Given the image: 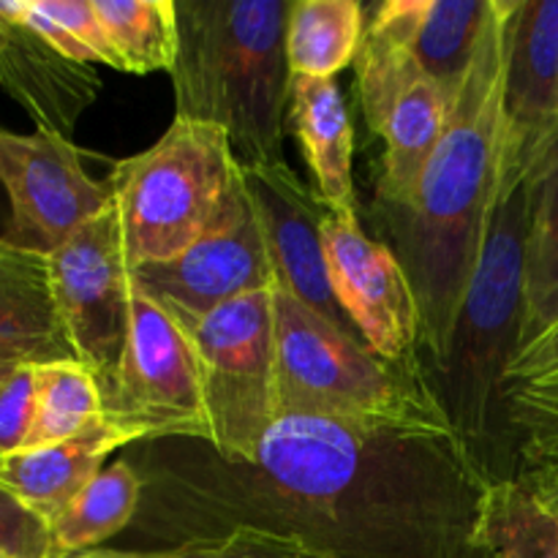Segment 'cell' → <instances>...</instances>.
Returning <instances> with one entry per match:
<instances>
[{
    "label": "cell",
    "instance_id": "d6a6232c",
    "mask_svg": "<svg viewBox=\"0 0 558 558\" xmlns=\"http://www.w3.org/2000/svg\"><path fill=\"white\" fill-rule=\"evenodd\" d=\"M521 483L558 518V480H521Z\"/></svg>",
    "mask_w": 558,
    "mask_h": 558
},
{
    "label": "cell",
    "instance_id": "1f68e13d",
    "mask_svg": "<svg viewBox=\"0 0 558 558\" xmlns=\"http://www.w3.org/2000/svg\"><path fill=\"white\" fill-rule=\"evenodd\" d=\"M558 368V322L550 330H545L543 336L534 343H529L523 352L515 354V360L510 363V371H507L505 385L521 379H532V376L548 374V371Z\"/></svg>",
    "mask_w": 558,
    "mask_h": 558
},
{
    "label": "cell",
    "instance_id": "e0dca14e",
    "mask_svg": "<svg viewBox=\"0 0 558 558\" xmlns=\"http://www.w3.org/2000/svg\"><path fill=\"white\" fill-rule=\"evenodd\" d=\"M136 441H145L140 430L104 414L74 439L0 458V488L14 494L22 505L31 507L52 526L65 507L101 472L104 461L114 450Z\"/></svg>",
    "mask_w": 558,
    "mask_h": 558
},
{
    "label": "cell",
    "instance_id": "4fadbf2b",
    "mask_svg": "<svg viewBox=\"0 0 558 558\" xmlns=\"http://www.w3.org/2000/svg\"><path fill=\"white\" fill-rule=\"evenodd\" d=\"M131 281L136 292L183 319L210 314L245 294L276 289V270L248 191L243 189L227 218L199 243L169 262L136 267Z\"/></svg>",
    "mask_w": 558,
    "mask_h": 558
},
{
    "label": "cell",
    "instance_id": "e575fe53",
    "mask_svg": "<svg viewBox=\"0 0 558 558\" xmlns=\"http://www.w3.org/2000/svg\"><path fill=\"white\" fill-rule=\"evenodd\" d=\"M0 365H14V363H9V360H3V357H0Z\"/></svg>",
    "mask_w": 558,
    "mask_h": 558
},
{
    "label": "cell",
    "instance_id": "603a6c76",
    "mask_svg": "<svg viewBox=\"0 0 558 558\" xmlns=\"http://www.w3.org/2000/svg\"><path fill=\"white\" fill-rule=\"evenodd\" d=\"M474 539L485 558H558V518L518 477L490 480Z\"/></svg>",
    "mask_w": 558,
    "mask_h": 558
},
{
    "label": "cell",
    "instance_id": "d590c367",
    "mask_svg": "<svg viewBox=\"0 0 558 558\" xmlns=\"http://www.w3.org/2000/svg\"><path fill=\"white\" fill-rule=\"evenodd\" d=\"M0 558H9V556H5V554H0Z\"/></svg>",
    "mask_w": 558,
    "mask_h": 558
},
{
    "label": "cell",
    "instance_id": "ac0fdd59",
    "mask_svg": "<svg viewBox=\"0 0 558 558\" xmlns=\"http://www.w3.org/2000/svg\"><path fill=\"white\" fill-rule=\"evenodd\" d=\"M287 129L298 136L314 178V194L327 216L363 221L354 189V125L341 85L336 80L292 76Z\"/></svg>",
    "mask_w": 558,
    "mask_h": 558
},
{
    "label": "cell",
    "instance_id": "9a60e30c",
    "mask_svg": "<svg viewBox=\"0 0 558 558\" xmlns=\"http://www.w3.org/2000/svg\"><path fill=\"white\" fill-rule=\"evenodd\" d=\"M243 180L254 216L265 234L267 254L276 270V287L287 289L327 322L357 336L332 294L325 240H322L327 210L322 207L319 196L298 178L287 161L243 167Z\"/></svg>",
    "mask_w": 558,
    "mask_h": 558
},
{
    "label": "cell",
    "instance_id": "52a82bcc",
    "mask_svg": "<svg viewBox=\"0 0 558 558\" xmlns=\"http://www.w3.org/2000/svg\"><path fill=\"white\" fill-rule=\"evenodd\" d=\"M174 316V314H172ZM199 360L210 450L221 461L248 463L278 420L276 314L272 289L183 319Z\"/></svg>",
    "mask_w": 558,
    "mask_h": 558
},
{
    "label": "cell",
    "instance_id": "7a4b0ae2",
    "mask_svg": "<svg viewBox=\"0 0 558 558\" xmlns=\"http://www.w3.org/2000/svg\"><path fill=\"white\" fill-rule=\"evenodd\" d=\"M515 0H494L483 41L450 107L445 134L425 163L412 199L371 207L376 240L407 270L420 305V357L436 374L501 199L507 33Z\"/></svg>",
    "mask_w": 558,
    "mask_h": 558
},
{
    "label": "cell",
    "instance_id": "4316f807",
    "mask_svg": "<svg viewBox=\"0 0 558 558\" xmlns=\"http://www.w3.org/2000/svg\"><path fill=\"white\" fill-rule=\"evenodd\" d=\"M104 417L96 374L76 360L36 365V417L25 450L74 439Z\"/></svg>",
    "mask_w": 558,
    "mask_h": 558
},
{
    "label": "cell",
    "instance_id": "ffe728a7",
    "mask_svg": "<svg viewBox=\"0 0 558 558\" xmlns=\"http://www.w3.org/2000/svg\"><path fill=\"white\" fill-rule=\"evenodd\" d=\"M0 357L14 365L76 360L60 322L47 256L0 238Z\"/></svg>",
    "mask_w": 558,
    "mask_h": 558
},
{
    "label": "cell",
    "instance_id": "277c9868",
    "mask_svg": "<svg viewBox=\"0 0 558 558\" xmlns=\"http://www.w3.org/2000/svg\"><path fill=\"white\" fill-rule=\"evenodd\" d=\"M278 417L308 414L374 430L461 436L425 368H401L357 336L272 289Z\"/></svg>",
    "mask_w": 558,
    "mask_h": 558
},
{
    "label": "cell",
    "instance_id": "d4e9b609",
    "mask_svg": "<svg viewBox=\"0 0 558 558\" xmlns=\"http://www.w3.org/2000/svg\"><path fill=\"white\" fill-rule=\"evenodd\" d=\"M109 44L125 74H172L180 52L178 0H96Z\"/></svg>",
    "mask_w": 558,
    "mask_h": 558
},
{
    "label": "cell",
    "instance_id": "836d02e7",
    "mask_svg": "<svg viewBox=\"0 0 558 558\" xmlns=\"http://www.w3.org/2000/svg\"><path fill=\"white\" fill-rule=\"evenodd\" d=\"M14 368H16V365H0V387H3L5 379H9V376L14 374Z\"/></svg>",
    "mask_w": 558,
    "mask_h": 558
},
{
    "label": "cell",
    "instance_id": "83f0119b",
    "mask_svg": "<svg viewBox=\"0 0 558 558\" xmlns=\"http://www.w3.org/2000/svg\"><path fill=\"white\" fill-rule=\"evenodd\" d=\"M63 558H338L305 545L303 539L256 526H232L216 534L180 539L158 550L93 548Z\"/></svg>",
    "mask_w": 558,
    "mask_h": 558
},
{
    "label": "cell",
    "instance_id": "f546056e",
    "mask_svg": "<svg viewBox=\"0 0 558 558\" xmlns=\"http://www.w3.org/2000/svg\"><path fill=\"white\" fill-rule=\"evenodd\" d=\"M36 417V365H16L0 387V458L25 450Z\"/></svg>",
    "mask_w": 558,
    "mask_h": 558
},
{
    "label": "cell",
    "instance_id": "5bb4252c",
    "mask_svg": "<svg viewBox=\"0 0 558 558\" xmlns=\"http://www.w3.org/2000/svg\"><path fill=\"white\" fill-rule=\"evenodd\" d=\"M501 196L558 134V0H515L507 33Z\"/></svg>",
    "mask_w": 558,
    "mask_h": 558
},
{
    "label": "cell",
    "instance_id": "ba28073f",
    "mask_svg": "<svg viewBox=\"0 0 558 558\" xmlns=\"http://www.w3.org/2000/svg\"><path fill=\"white\" fill-rule=\"evenodd\" d=\"M352 65L363 118L371 134L381 140L371 207H401L412 199L445 134L452 98L420 69L403 38L374 14Z\"/></svg>",
    "mask_w": 558,
    "mask_h": 558
},
{
    "label": "cell",
    "instance_id": "f1b7e54d",
    "mask_svg": "<svg viewBox=\"0 0 558 558\" xmlns=\"http://www.w3.org/2000/svg\"><path fill=\"white\" fill-rule=\"evenodd\" d=\"M0 554L9 558H60L52 526L0 488Z\"/></svg>",
    "mask_w": 558,
    "mask_h": 558
},
{
    "label": "cell",
    "instance_id": "6da1fadb",
    "mask_svg": "<svg viewBox=\"0 0 558 558\" xmlns=\"http://www.w3.org/2000/svg\"><path fill=\"white\" fill-rule=\"evenodd\" d=\"M153 469L147 526L180 539L256 526L338 558H485L474 529L488 466L461 436L287 414L248 463Z\"/></svg>",
    "mask_w": 558,
    "mask_h": 558
},
{
    "label": "cell",
    "instance_id": "3957f363",
    "mask_svg": "<svg viewBox=\"0 0 558 558\" xmlns=\"http://www.w3.org/2000/svg\"><path fill=\"white\" fill-rule=\"evenodd\" d=\"M292 0H178L174 118L218 125L243 167L287 161Z\"/></svg>",
    "mask_w": 558,
    "mask_h": 558
},
{
    "label": "cell",
    "instance_id": "4dcf8cb0",
    "mask_svg": "<svg viewBox=\"0 0 558 558\" xmlns=\"http://www.w3.org/2000/svg\"><path fill=\"white\" fill-rule=\"evenodd\" d=\"M36 5L82 44L90 63L109 65L118 71V58H114V49L96 11V0H36Z\"/></svg>",
    "mask_w": 558,
    "mask_h": 558
},
{
    "label": "cell",
    "instance_id": "9c48e42d",
    "mask_svg": "<svg viewBox=\"0 0 558 558\" xmlns=\"http://www.w3.org/2000/svg\"><path fill=\"white\" fill-rule=\"evenodd\" d=\"M101 396L104 414L140 430L145 441L189 439L210 445L194 343L167 308L136 289L123 354Z\"/></svg>",
    "mask_w": 558,
    "mask_h": 558
},
{
    "label": "cell",
    "instance_id": "7c38bea8",
    "mask_svg": "<svg viewBox=\"0 0 558 558\" xmlns=\"http://www.w3.org/2000/svg\"><path fill=\"white\" fill-rule=\"evenodd\" d=\"M322 240L332 294L365 347L401 368H425L420 305L398 256L363 221L325 216Z\"/></svg>",
    "mask_w": 558,
    "mask_h": 558
},
{
    "label": "cell",
    "instance_id": "8992f818",
    "mask_svg": "<svg viewBox=\"0 0 558 558\" xmlns=\"http://www.w3.org/2000/svg\"><path fill=\"white\" fill-rule=\"evenodd\" d=\"M109 189L125 256L136 270L199 243L245 185L227 131L174 118L156 145L114 163Z\"/></svg>",
    "mask_w": 558,
    "mask_h": 558
},
{
    "label": "cell",
    "instance_id": "44dd1931",
    "mask_svg": "<svg viewBox=\"0 0 558 558\" xmlns=\"http://www.w3.org/2000/svg\"><path fill=\"white\" fill-rule=\"evenodd\" d=\"M523 185H526V243H523V325L518 352H523L558 322V134L539 153Z\"/></svg>",
    "mask_w": 558,
    "mask_h": 558
},
{
    "label": "cell",
    "instance_id": "5b68a950",
    "mask_svg": "<svg viewBox=\"0 0 558 558\" xmlns=\"http://www.w3.org/2000/svg\"><path fill=\"white\" fill-rule=\"evenodd\" d=\"M523 243L526 185H518L496 205L483 259L458 314L450 352L445 365L428 376L447 417L494 480L490 450L507 434L505 379L521 347Z\"/></svg>",
    "mask_w": 558,
    "mask_h": 558
},
{
    "label": "cell",
    "instance_id": "7402d4cb",
    "mask_svg": "<svg viewBox=\"0 0 558 558\" xmlns=\"http://www.w3.org/2000/svg\"><path fill=\"white\" fill-rule=\"evenodd\" d=\"M365 5L360 0H292L287 20V63L292 76L336 80L363 47Z\"/></svg>",
    "mask_w": 558,
    "mask_h": 558
},
{
    "label": "cell",
    "instance_id": "8fae6325",
    "mask_svg": "<svg viewBox=\"0 0 558 558\" xmlns=\"http://www.w3.org/2000/svg\"><path fill=\"white\" fill-rule=\"evenodd\" d=\"M0 183L11 202L3 240L49 256L112 205L109 183L82 167V150L54 131L14 134L0 129Z\"/></svg>",
    "mask_w": 558,
    "mask_h": 558
},
{
    "label": "cell",
    "instance_id": "d6986e66",
    "mask_svg": "<svg viewBox=\"0 0 558 558\" xmlns=\"http://www.w3.org/2000/svg\"><path fill=\"white\" fill-rule=\"evenodd\" d=\"M494 0H385L376 20L390 25L420 69L456 101L483 41Z\"/></svg>",
    "mask_w": 558,
    "mask_h": 558
},
{
    "label": "cell",
    "instance_id": "2e32d148",
    "mask_svg": "<svg viewBox=\"0 0 558 558\" xmlns=\"http://www.w3.org/2000/svg\"><path fill=\"white\" fill-rule=\"evenodd\" d=\"M0 87L38 129L69 136L101 93V76L58 52L31 25L27 0H0Z\"/></svg>",
    "mask_w": 558,
    "mask_h": 558
},
{
    "label": "cell",
    "instance_id": "30bf717a",
    "mask_svg": "<svg viewBox=\"0 0 558 558\" xmlns=\"http://www.w3.org/2000/svg\"><path fill=\"white\" fill-rule=\"evenodd\" d=\"M47 262L54 305L76 363L90 368L104 387L123 354L134 298L114 205L71 234Z\"/></svg>",
    "mask_w": 558,
    "mask_h": 558
},
{
    "label": "cell",
    "instance_id": "484cf974",
    "mask_svg": "<svg viewBox=\"0 0 558 558\" xmlns=\"http://www.w3.org/2000/svg\"><path fill=\"white\" fill-rule=\"evenodd\" d=\"M512 477L558 480V368L505 385Z\"/></svg>",
    "mask_w": 558,
    "mask_h": 558
},
{
    "label": "cell",
    "instance_id": "cb8c5ba5",
    "mask_svg": "<svg viewBox=\"0 0 558 558\" xmlns=\"http://www.w3.org/2000/svg\"><path fill=\"white\" fill-rule=\"evenodd\" d=\"M142 494H145V480L129 461L104 466L52 523L60 558L104 548L109 537L134 523L142 507Z\"/></svg>",
    "mask_w": 558,
    "mask_h": 558
}]
</instances>
